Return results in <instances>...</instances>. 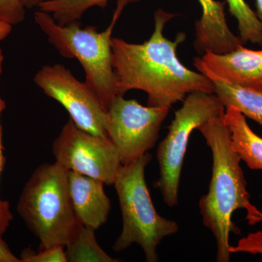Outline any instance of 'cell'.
Masks as SVG:
<instances>
[{"mask_svg": "<svg viewBox=\"0 0 262 262\" xmlns=\"http://www.w3.org/2000/svg\"><path fill=\"white\" fill-rule=\"evenodd\" d=\"M176 16L162 9L155 11L154 32L141 44L113 37V66L119 95L139 90L147 94L148 106L170 108L191 93L214 94L211 80L188 69L177 56V48L185 41L186 34L179 33L174 40L164 35L165 25Z\"/></svg>", "mask_w": 262, "mask_h": 262, "instance_id": "1", "label": "cell"}, {"mask_svg": "<svg viewBox=\"0 0 262 262\" xmlns=\"http://www.w3.org/2000/svg\"><path fill=\"white\" fill-rule=\"evenodd\" d=\"M225 113L212 117L198 128L213 157L208 192L200 200L199 208L203 225L214 236L218 262L230 261L229 233L239 231L232 222L236 210H246L249 225L262 222L261 212L250 202L241 159L232 149L230 131L224 120Z\"/></svg>", "mask_w": 262, "mask_h": 262, "instance_id": "2", "label": "cell"}, {"mask_svg": "<svg viewBox=\"0 0 262 262\" xmlns=\"http://www.w3.org/2000/svg\"><path fill=\"white\" fill-rule=\"evenodd\" d=\"M139 0H117L113 20L107 28L98 32L94 26L82 29L80 20L61 25L47 12L39 10L34 21L48 37V42L63 58L77 59L83 68L85 82L107 111L119 96L114 72L112 39L113 29L128 3Z\"/></svg>", "mask_w": 262, "mask_h": 262, "instance_id": "3", "label": "cell"}, {"mask_svg": "<svg viewBox=\"0 0 262 262\" xmlns=\"http://www.w3.org/2000/svg\"><path fill=\"white\" fill-rule=\"evenodd\" d=\"M68 173L56 162L39 165L19 198L17 211L39 239V249L65 247L78 222L71 201Z\"/></svg>", "mask_w": 262, "mask_h": 262, "instance_id": "4", "label": "cell"}, {"mask_svg": "<svg viewBox=\"0 0 262 262\" xmlns=\"http://www.w3.org/2000/svg\"><path fill=\"white\" fill-rule=\"evenodd\" d=\"M151 158L148 151L122 165L117 173L114 185L121 210L122 229L113 250L120 252L136 244L142 248L146 261L157 262L158 246L164 238L177 233L179 225L155 210L145 179V169Z\"/></svg>", "mask_w": 262, "mask_h": 262, "instance_id": "5", "label": "cell"}, {"mask_svg": "<svg viewBox=\"0 0 262 262\" xmlns=\"http://www.w3.org/2000/svg\"><path fill=\"white\" fill-rule=\"evenodd\" d=\"M225 112V106L218 96L206 92L188 94L182 107L176 112L168 134L157 150L160 178L155 186L161 192L167 206L178 204L183 163L193 130Z\"/></svg>", "mask_w": 262, "mask_h": 262, "instance_id": "6", "label": "cell"}, {"mask_svg": "<svg viewBox=\"0 0 262 262\" xmlns=\"http://www.w3.org/2000/svg\"><path fill=\"white\" fill-rule=\"evenodd\" d=\"M169 110L166 106H144L120 95L115 98L106 111V130L122 165L154 148Z\"/></svg>", "mask_w": 262, "mask_h": 262, "instance_id": "7", "label": "cell"}, {"mask_svg": "<svg viewBox=\"0 0 262 262\" xmlns=\"http://www.w3.org/2000/svg\"><path fill=\"white\" fill-rule=\"evenodd\" d=\"M57 163L113 185L121 167L120 155L107 136L91 134L69 119L52 145Z\"/></svg>", "mask_w": 262, "mask_h": 262, "instance_id": "8", "label": "cell"}, {"mask_svg": "<svg viewBox=\"0 0 262 262\" xmlns=\"http://www.w3.org/2000/svg\"><path fill=\"white\" fill-rule=\"evenodd\" d=\"M34 82L46 96L61 103L77 126L108 137L106 110L89 84L77 80L64 65L43 66L34 75Z\"/></svg>", "mask_w": 262, "mask_h": 262, "instance_id": "9", "label": "cell"}, {"mask_svg": "<svg viewBox=\"0 0 262 262\" xmlns=\"http://www.w3.org/2000/svg\"><path fill=\"white\" fill-rule=\"evenodd\" d=\"M200 61L227 82L262 91V50L253 51L241 46L224 54L208 51Z\"/></svg>", "mask_w": 262, "mask_h": 262, "instance_id": "10", "label": "cell"}, {"mask_svg": "<svg viewBox=\"0 0 262 262\" xmlns=\"http://www.w3.org/2000/svg\"><path fill=\"white\" fill-rule=\"evenodd\" d=\"M104 183L99 179L69 170L71 201L77 220L95 229L102 227L111 211V201L104 192Z\"/></svg>", "mask_w": 262, "mask_h": 262, "instance_id": "11", "label": "cell"}, {"mask_svg": "<svg viewBox=\"0 0 262 262\" xmlns=\"http://www.w3.org/2000/svg\"><path fill=\"white\" fill-rule=\"evenodd\" d=\"M194 64L198 72L211 80L214 94L225 108H235L245 117H249L262 126L261 91L247 89L223 80L207 69L198 57L194 58Z\"/></svg>", "mask_w": 262, "mask_h": 262, "instance_id": "12", "label": "cell"}, {"mask_svg": "<svg viewBox=\"0 0 262 262\" xmlns=\"http://www.w3.org/2000/svg\"><path fill=\"white\" fill-rule=\"evenodd\" d=\"M224 120L230 131L231 144L241 160L252 170H262V139L248 125L246 117L234 107L226 108Z\"/></svg>", "mask_w": 262, "mask_h": 262, "instance_id": "13", "label": "cell"}, {"mask_svg": "<svg viewBox=\"0 0 262 262\" xmlns=\"http://www.w3.org/2000/svg\"><path fill=\"white\" fill-rule=\"evenodd\" d=\"M202 16L195 24V42L204 47H217L228 42L233 32L226 20L225 2L198 0Z\"/></svg>", "mask_w": 262, "mask_h": 262, "instance_id": "14", "label": "cell"}, {"mask_svg": "<svg viewBox=\"0 0 262 262\" xmlns=\"http://www.w3.org/2000/svg\"><path fill=\"white\" fill-rule=\"evenodd\" d=\"M95 229L78 220L65 248L67 262H115L96 241Z\"/></svg>", "mask_w": 262, "mask_h": 262, "instance_id": "15", "label": "cell"}, {"mask_svg": "<svg viewBox=\"0 0 262 262\" xmlns=\"http://www.w3.org/2000/svg\"><path fill=\"white\" fill-rule=\"evenodd\" d=\"M108 0H54L46 2L39 9L51 14L61 25L80 20L82 15L94 7L105 8Z\"/></svg>", "mask_w": 262, "mask_h": 262, "instance_id": "16", "label": "cell"}, {"mask_svg": "<svg viewBox=\"0 0 262 262\" xmlns=\"http://www.w3.org/2000/svg\"><path fill=\"white\" fill-rule=\"evenodd\" d=\"M231 15L238 24L241 42L262 46V25L256 13L245 0H226Z\"/></svg>", "mask_w": 262, "mask_h": 262, "instance_id": "17", "label": "cell"}, {"mask_svg": "<svg viewBox=\"0 0 262 262\" xmlns=\"http://www.w3.org/2000/svg\"><path fill=\"white\" fill-rule=\"evenodd\" d=\"M4 60L3 51L0 49V77L3 72V63ZM6 108V103L2 98L0 94V179H1L2 173L5 168V157L4 156V146L3 144V127L1 124L2 114ZM13 220V213L10 209V203L7 201H3L0 196V237H3L7 229L10 225V222Z\"/></svg>", "mask_w": 262, "mask_h": 262, "instance_id": "18", "label": "cell"}, {"mask_svg": "<svg viewBox=\"0 0 262 262\" xmlns=\"http://www.w3.org/2000/svg\"><path fill=\"white\" fill-rule=\"evenodd\" d=\"M64 246H55L42 249L37 252L31 248H26L20 253V262H67Z\"/></svg>", "mask_w": 262, "mask_h": 262, "instance_id": "19", "label": "cell"}, {"mask_svg": "<svg viewBox=\"0 0 262 262\" xmlns=\"http://www.w3.org/2000/svg\"><path fill=\"white\" fill-rule=\"evenodd\" d=\"M26 8L21 0H0V20L12 26L23 22Z\"/></svg>", "mask_w": 262, "mask_h": 262, "instance_id": "20", "label": "cell"}, {"mask_svg": "<svg viewBox=\"0 0 262 262\" xmlns=\"http://www.w3.org/2000/svg\"><path fill=\"white\" fill-rule=\"evenodd\" d=\"M230 253H246L262 255V231L248 234L238 241L237 246L229 247Z\"/></svg>", "mask_w": 262, "mask_h": 262, "instance_id": "21", "label": "cell"}, {"mask_svg": "<svg viewBox=\"0 0 262 262\" xmlns=\"http://www.w3.org/2000/svg\"><path fill=\"white\" fill-rule=\"evenodd\" d=\"M0 262H20V258L16 257L9 246L0 237Z\"/></svg>", "mask_w": 262, "mask_h": 262, "instance_id": "22", "label": "cell"}, {"mask_svg": "<svg viewBox=\"0 0 262 262\" xmlns=\"http://www.w3.org/2000/svg\"><path fill=\"white\" fill-rule=\"evenodd\" d=\"M12 27L13 26L11 24L0 20V41L3 40L5 38L8 37V36L12 32Z\"/></svg>", "mask_w": 262, "mask_h": 262, "instance_id": "23", "label": "cell"}, {"mask_svg": "<svg viewBox=\"0 0 262 262\" xmlns=\"http://www.w3.org/2000/svg\"><path fill=\"white\" fill-rule=\"evenodd\" d=\"M26 9H33V8H39L41 5L46 2L54 1V0H21Z\"/></svg>", "mask_w": 262, "mask_h": 262, "instance_id": "24", "label": "cell"}, {"mask_svg": "<svg viewBox=\"0 0 262 262\" xmlns=\"http://www.w3.org/2000/svg\"><path fill=\"white\" fill-rule=\"evenodd\" d=\"M256 14L262 25V0H256Z\"/></svg>", "mask_w": 262, "mask_h": 262, "instance_id": "25", "label": "cell"}]
</instances>
